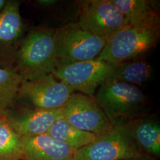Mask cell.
<instances>
[{
	"label": "cell",
	"instance_id": "8992f818",
	"mask_svg": "<svg viewBox=\"0 0 160 160\" xmlns=\"http://www.w3.org/2000/svg\"><path fill=\"white\" fill-rule=\"evenodd\" d=\"M116 65L96 58L58 65L52 74L72 92L92 97L97 88L108 81Z\"/></svg>",
	"mask_w": 160,
	"mask_h": 160
},
{
	"label": "cell",
	"instance_id": "3957f363",
	"mask_svg": "<svg viewBox=\"0 0 160 160\" xmlns=\"http://www.w3.org/2000/svg\"><path fill=\"white\" fill-rule=\"evenodd\" d=\"M145 155L132 137L127 120L112 123L109 131L74 152V160H122Z\"/></svg>",
	"mask_w": 160,
	"mask_h": 160
},
{
	"label": "cell",
	"instance_id": "4fadbf2b",
	"mask_svg": "<svg viewBox=\"0 0 160 160\" xmlns=\"http://www.w3.org/2000/svg\"><path fill=\"white\" fill-rule=\"evenodd\" d=\"M132 137L143 154L154 160L160 157V125L152 116L143 114L127 120Z\"/></svg>",
	"mask_w": 160,
	"mask_h": 160
},
{
	"label": "cell",
	"instance_id": "2e32d148",
	"mask_svg": "<svg viewBox=\"0 0 160 160\" xmlns=\"http://www.w3.org/2000/svg\"><path fill=\"white\" fill-rule=\"evenodd\" d=\"M151 73L152 69L148 62L143 61H128L117 65L108 81L141 85L148 81Z\"/></svg>",
	"mask_w": 160,
	"mask_h": 160
},
{
	"label": "cell",
	"instance_id": "6da1fadb",
	"mask_svg": "<svg viewBox=\"0 0 160 160\" xmlns=\"http://www.w3.org/2000/svg\"><path fill=\"white\" fill-rule=\"evenodd\" d=\"M57 65L55 30L40 28L22 39L13 67L24 81L52 74Z\"/></svg>",
	"mask_w": 160,
	"mask_h": 160
},
{
	"label": "cell",
	"instance_id": "5b68a950",
	"mask_svg": "<svg viewBox=\"0 0 160 160\" xmlns=\"http://www.w3.org/2000/svg\"><path fill=\"white\" fill-rule=\"evenodd\" d=\"M58 65H63L96 59L106 40L86 31L78 23L55 29Z\"/></svg>",
	"mask_w": 160,
	"mask_h": 160
},
{
	"label": "cell",
	"instance_id": "8fae6325",
	"mask_svg": "<svg viewBox=\"0 0 160 160\" xmlns=\"http://www.w3.org/2000/svg\"><path fill=\"white\" fill-rule=\"evenodd\" d=\"M6 116L20 137H33L46 134L57 120L63 118V110L32 108L16 116Z\"/></svg>",
	"mask_w": 160,
	"mask_h": 160
},
{
	"label": "cell",
	"instance_id": "277c9868",
	"mask_svg": "<svg viewBox=\"0 0 160 160\" xmlns=\"http://www.w3.org/2000/svg\"><path fill=\"white\" fill-rule=\"evenodd\" d=\"M94 100L111 123L142 115L147 98L136 86L108 81L98 87Z\"/></svg>",
	"mask_w": 160,
	"mask_h": 160
},
{
	"label": "cell",
	"instance_id": "30bf717a",
	"mask_svg": "<svg viewBox=\"0 0 160 160\" xmlns=\"http://www.w3.org/2000/svg\"><path fill=\"white\" fill-rule=\"evenodd\" d=\"M20 2L7 1L0 12V67H14L16 54L23 39L24 23Z\"/></svg>",
	"mask_w": 160,
	"mask_h": 160
},
{
	"label": "cell",
	"instance_id": "ba28073f",
	"mask_svg": "<svg viewBox=\"0 0 160 160\" xmlns=\"http://www.w3.org/2000/svg\"><path fill=\"white\" fill-rule=\"evenodd\" d=\"M63 118L75 128L99 137L109 131L112 123L93 97L72 92L62 108Z\"/></svg>",
	"mask_w": 160,
	"mask_h": 160
},
{
	"label": "cell",
	"instance_id": "5bb4252c",
	"mask_svg": "<svg viewBox=\"0 0 160 160\" xmlns=\"http://www.w3.org/2000/svg\"><path fill=\"white\" fill-rule=\"evenodd\" d=\"M128 25L139 27L160 26V17L148 1L112 0Z\"/></svg>",
	"mask_w": 160,
	"mask_h": 160
},
{
	"label": "cell",
	"instance_id": "9c48e42d",
	"mask_svg": "<svg viewBox=\"0 0 160 160\" xmlns=\"http://www.w3.org/2000/svg\"><path fill=\"white\" fill-rule=\"evenodd\" d=\"M78 23L82 29L106 40L118 30L128 25L112 0L84 1L80 7Z\"/></svg>",
	"mask_w": 160,
	"mask_h": 160
},
{
	"label": "cell",
	"instance_id": "7a4b0ae2",
	"mask_svg": "<svg viewBox=\"0 0 160 160\" xmlns=\"http://www.w3.org/2000/svg\"><path fill=\"white\" fill-rule=\"evenodd\" d=\"M160 37V26L139 27L126 25L108 40L96 58L113 65H119L139 57L151 49Z\"/></svg>",
	"mask_w": 160,
	"mask_h": 160
},
{
	"label": "cell",
	"instance_id": "ac0fdd59",
	"mask_svg": "<svg viewBox=\"0 0 160 160\" xmlns=\"http://www.w3.org/2000/svg\"><path fill=\"white\" fill-rule=\"evenodd\" d=\"M22 137L14 130L7 116L0 117V160H21Z\"/></svg>",
	"mask_w": 160,
	"mask_h": 160
},
{
	"label": "cell",
	"instance_id": "ffe728a7",
	"mask_svg": "<svg viewBox=\"0 0 160 160\" xmlns=\"http://www.w3.org/2000/svg\"><path fill=\"white\" fill-rule=\"evenodd\" d=\"M7 2V0H0V12L3 9V8L6 5Z\"/></svg>",
	"mask_w": 160,
	"mask_h": 160
},
{
	"label": "cell",
	"instance_id": "52a82bcc",
	"mask_svg": "<svg viewBox=\"0 0 160 160\" xmlns=\"http://www.w3.org/2000/svg\"><path fill=\"white\" fill-rule=\"evenodd\" d=\"M72 92L65 84L49 74L22 81L15 102L35 109H62Z\"/></svg>",
	"mask_w": 160,
	"mask_h": 160
},
{
	"label": "cell",
	"instance_id": "9a60e30c",
	"mask_svg": "<svg viewBox=\"0 0 160 160\" xmlns=\"http://www.w3.org/2000/svg\"><path fill=\"white\" fill-rule=\"evenodd\" d=\"M46 134L65 143L74 151L89 145L97 138L92 133L75 128L63 118L57 120Z\"/></svg>",
	"mask_w": 160,
	"mask_h": 160
},
{
	"label": "cell",
	"instance_id": "e0dca14e",
	"mask_svg": "<svg viewBox=\"0 0 160 160\" xmlns=\"http://www.w3.org/2000/svg\"><path fill=\"white\" fill-rule=\"evenodd\" d=\"M22 82L14 67H0V117L7 114L15 102Z\"/></svg>",
	"mask_w": 160,
	"mask_h": 160
},
{
	"label": "cell",
	"instance_id": "7c38bea8",
	"mask_svg": "<svg viewBox=\"0 0 160 160\" xmlns=\"http://www.w3.org/2000/svg\"><path fill=\"white\" fill-rule=\"evenodd\" d=\"M21 137V160H74V150L46 133Z\"/></svg>",
	"mask_w": 160,
	"mask_h": 160
},
{
	"label": "cell",
	"instance_id": "d6986e66",
	"mask_svg": "<svg viewBox=\"0 0 160 160\" xmlns=\"http://www.w3.org/2000/svg\"><path fill=\"white\" fill-rule=\"evenodd\" d=\"M156 160L149 157L148 156L146 155H143L141 157H135V158H128V159H125V160Z\"/></svg>",
	"mask_w": 160,
	"mask_h": 160
}]
</instances>
